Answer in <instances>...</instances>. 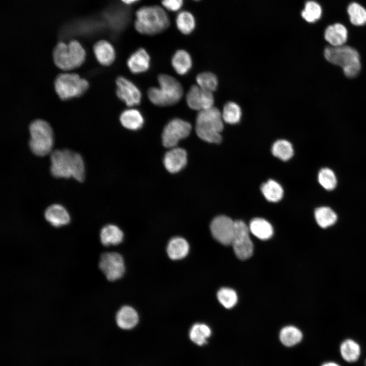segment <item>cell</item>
<instances>
[{
	"instance_id": "29",
	"label": "cell",
	"mask_w": 366,
	"mask_h": 366,
	"mask_svg": "<svg viewBox=\"0 0 366 366\" xmlns=\"http://www.w3.org/2000/svg\"><path fill=\"white\" fill-rule=\"evenodd\" d=\"M261 190L265 198L270 202L280 200L283 195V190L277 181L269 179L262 184Z\"/></svg>"
},
{
	"instance_id": "1",
	"label": "cell",
	"mask_w": 366,
	"mask_h": 366,
	"mask_svg": "<svg viewBox=\"0 0 366 366\" xmlns=\"http://www.w3.org/2000/svg\"><path fill=\"white\" fill-rule=\"evenodd\" d=\"M50 172L56 178L73 177L79 182L85 178V167L81 156L69 149H56L50 153Z\"/></svg>"
},
{
	"instance_id": "26",
	"label": "cell",
	"mask_w": 366,
	"mask_h": 366,
	"mask_svg": "<svg viewBox=\"0 0 366 366\" xmlns=\"http://www.w3.org/2000/svg\"><path fill=\"white\" fill-rule=\"evenodd\" d=\"M176 26L178 30L184 35H189L194 30L196 20L192 14L188 11H179L175 18Z\"/></svg>"
},
{
	"instance_id": "40",
	"label": "cell",
	"mask_w": 366,
	"mask_h": 366,
	"mask_svg": "<svg viewBox=\"0 0 366 366\" xmlns=\"http://www.w3.org/2000/svg\"><path fill=\"white\" fill-rule=\"evenodd\" d=\"M123 3L126 5H132L137 3L140 0H120Z\"/></svg>"
},
{
	"instance_id": "6",
	"label": "cell",
	"mask_w": 366,
	"mask_h": 366,
	"mask_svg": "<svg viewBox=\"0 0 366 366\" xmlns=\"http://www.w3.org/2000/svg\"><path fill=\"white\" fill-rule=\"evenodd\" d=\"M29 146L35 155L43 157L52 152L53 135L51 126L46 121L36 119L29 126Z\"/></svg>"
},
{
	"instance_id": "34",
	"label": "cell",
	"mask_w": 366,
	"mask_h": 366,
	"mask_svg": "<svg viewBox=\"0 0 366 366\" xmlns=\"http://www.w3.org/2000/svg\"><path fill=\"white\" fill-rule=\"evenodd\" d=\"M271 151L275 157L283 161L290 159L293 155L292 144L284 139L276 141L272 146Z\"/></svg>"
},
{
	"instance_id": "20",
	"label": "cell",
	"mask_w": 366,
	"mask_h": 366,
	"mask_svg": "<svg viewBox=\"0 0 366 366\" xmlns=\"http://www.w3.org/2000/svg\"><path fill=\"white\" fill-rule=\"evenodd\" d=\"M119 120L123 127L131 130L140 129L144 121L141 113L134 108H129L123 111L120 115Z\"/></svg>"
},
{
	"instance_id": "14",
	"label": "cell",
	"mask_w": 366,
	"mask_h": 366,
	"mask_svg": "<svg viewBox=\"0 0 366 366\" xmlns=\"http://www.w3.org/2000/svg\"><path fill=\"white\" fill-rule=\"evenodd\" d=\"M186 99L191 109L199 111L213 107L214 103L212 92L204 90L198 85H193L190 88Z\"/></svg>"
},
{
	"instance_id": "22",
	"label": "cell",
	"mask_w": 366,
	"mask_h": 366,
	"mask_svg": "<svg viewBox=\"0 0 366 366\" xmlns=\"http://www.w3.org/2000/svg\"><path fill=\"white\" fill-rule=\"evenodd\" d=\"M115 319L116 323L120 328L129 329L137 324L138 316L136 311L132 307L124 306L116 313Z\"/></svg>"
},
{
	"instance_id": "19",
	"label": "cell",
	"mask_w": 366,
	"mask_h": 366,
	"mask_svg": "<svg viewBox=\"0 0 366 366\" xmlns=\"http://www.w3.org/2000/svg\"><path fill=\"white\" fill-rule=\"evenodd\" d=\"M94 51L97 59L102 65H110L115 59L114 48L107 41L97 42L94 46Z\"/></svg>"
},
{
	"instance_id": "11",
	"label": "cell",
	"mask_w": 366,
	"mask_h": 366,
	"mask_svg": "<svg viewBox=\"0 0 366 366\" xmlns=\"http://www.w3.org/2000/svg\"><path fill=\"white\" fill-rule=\"evenodd\" d=\"M99 267L109 281H114L120 278L125 270L124 259L116 252L102 253L100 257Z\"/></svg>"
},
{
	"instance_id": "8",
	"label": "cell",
	"mask_w": 366,
	"mask_h": 366,
	"mask_svg": "<svg viewBox=\"0 0 366 366\" xmlns=\"http://www.w3.org/2000/svg\"><path fill=\"white\" fill-rule=\"evenodd\" d=\"M88 86L85 79L73 73L60 74L54 81L55 90L63 100L81 96L87 89Z\"/></svg>"
},
{
	"instance_id": "43",
	"label": "cell",
	"mask_w": 366,
	"mask_h": 366,
	"mask_svg": "<svg viewBox=\"0 0 366 366\" xmlns=\"http://www.w3.org/2000/svg\"><path fill=\"white\" fill-rule=\"evenodd\" d=\"M194 1H198V0H194Z\"/></svg>"
},
{
	"instance_id": "9",
	"label": "cell",
	"mask_w": 366,
	"mask_h": 366,
	"mask_svg": "<svg viewBox=\"0 0 366 366\" xmlns=\"http://www.w3.org/2000/svg\"><path fill=\"white\" fill-rule=\"evenodd\" d=\"M192 125L181 118H174L165 126L162 135L164 146L167 148L176 147L179 141L190 134Z\"/></svg>"
},
{
	"instance_id": "7",
	"label": "cell",
	"mask_w": 366,
	"mask_h": 366,
	"mask_svg": "<svg viewBox=\"0 0 366 366\" xmlns=\"http://www.w3.org/2000/svg\"><path fill=\"white\" fill-rule=\"evenodd\" d=\"M53 57L58 68L69 70L81 65L85 60V51L77 41H71L68 45L59 42L53 50Z\"/></svg>"
},
{
	"instance_id": "23",
	"label": "cell",
	"mask_w": 366,
	"mask_h": 366,
	"mask_svg": "<svg viewBox=\"0 0 366 366\" xmlns=\"http://www.w3.org/2000/svg\"><path fill=\"white\" fill-rule=\"evenodd\" d=\"M123 237V231L112 224L104 226L100 233V241L104 246L117 245L122 241Z\"/></svg>"
},
{
	"instance_id": "15",
	"label": "cell",
	"mask_w": 366,
	"mask_h": 366,
	"mask_svg": "<svg viewBox=\"0 0 366 366\" xmlns=\"http://www.w3.org/2000/svg\"><path fill=\"white\" fill-rule=\"evenodd\" d=\"M163 162L167 171L172 173H176L186 166L187 162V152L182 148H171L165 154Z\"/></svg>"
},
{
	"instance_id": "33",
	"label": "cell",
	"mask_w": 366,
	"mask_h": 366,
	"mask_svg": "<svg viewBox=\"0 0 366 366\" xmlns=\"http://www.w3.org/2000/svg\"><path fill=\"white\" fill-rule=\"evenodd\" d=\"M347 12L352 24L361 26L366 24V9L359 4L355 2L350 4Z\"/></svg>"
},
{
	"instance_id": "12",
	"label": "cell",
	"mask_w": 366,
	"mask_h": 366,
	"mask_svg": "<svg viewBox=\"0 0 366 366\" xmlns=\"http://www.w3.org/2000/svg\"><path fill=\"white\" fill-rule=\"evenodd\" d=\"M210 229L214 237L225 246L231 245L235 232V221L226 216H219L212 221Z\"/></svg>"
},
{
	"instance_id": "25",
	"label": "cell",
	"mask_w": 366,
	"mask_h": 366,
	"mask_svg": "<svg viewBox=\"0 0 366 366\" xmlns=\"http://www.w3.org/2000/svg\"><path fill=\"white\" fill-rule=\"evenodd\" d=\"M249 230L253 235L262 240L270 238L273 232L271 225L262 218L253 219L250 222Z\"/></svg>"
},
{
	"instance_id": "28",
	"label": "cell",
	"mask_w": 366,
	"mask_h": 366,
	"mask_svg": "<svg viewBox=\"0 0 366 366\" xmlns=\"http://www.w3.org/2000/svg\"><path fill=\"white\" fill-rule=\"evenodd\" d=\"M315 218L320 227L326 228L336 223L337 215L330 207L322 206L315 210Z\"/></svg>"
},
{
	"instance_id": "32",
	"label": "cell",
	"mask_w": 366,
	"mask_h": 366,
	"mask_svg": "<svg viewBox=\"0 0 366 366\" xmlns=\"http://www.w3.org/2000/svg\"><path fill=\"white\" fill-rule=\"evenodd\" d=\"M221 113L223 121L231 125L238 123L241 116L239 106L233 102H227L224 105Z\"/></svg>"
},
{
	"instance_id": "2",
	"label": "cell",
	"mask_w": 366,
	"mask_h": 366,
	"mask_svg": "<svg viewBox=\"0 0 366 366\" xmlns=\"http://www.w3.org/2000/svg\"><path fill=\"white\" fill-rule=\"evenodd\" d=\"M170 25L166 10L157 5L145 6L136 12L134 27L141 34L154 35L162 33Z\"/></svg>"
},
{
	"instance_id": "18",
	"label": "cell",
	"mask_w": 366,
	"mask_h": 366,
	"mask_svg": "<svg viewBox=\"0 0 366 366\" xmlns=\"http://www.w3.org/2000/svg\"><path fill=\"white\" fill-rule=\"evenodd\" d=\"M347 38V29L341 23H337L329 25L324 32V38L331 46L344 45Z\"/></svg>"
},
{
	"instance_id": "30",
	"label": "cell",
	"mask_w": 366,
	"mask_h": 366,
	"mask_svg": "<svg viewBox=\"0 0 366 366\" xmlns=\"http://www.w3.org/2000/svg\"><path fill=\"white\" fill-rule=\"evenodd\" d=\"M211 333V329L207 325L196 323L192 326L189 336L193 342L199 346H202L207 343V339L209 338Z\"/></svg>"
},
{
	"instance_id": "39",
	"label": "cell",
	"mask_w": 366,
	"mask_h": 366,
	"mask_svg": "<svg viewBox=\"0 0 366 366\" xmlns=\"http://www.w3.org/2000/svg\"><path fill=\"white\" fill-rule=\"evenodd\" d=\"M161 4L165 10L171 12H178L184 5V0H162Z\"/></svg>"
},
{
	"instance_id": "37",
	"label": "cell",
	"mask_w": 366,
	"mask_h": 366,
	"mask_svg": "<svg viewBox=\"0 0 366 366\" xmlns=\"http://www.w3.org/2000/svg\"><path fill=\"white\" fill-rule=\"evenodd\" d=\"M318 179L321 186L325 190H333L337 184V180L334 172L329 168H324L319 172Z\"/></svg>"
},
{
	"instance_id": "36",
	"label": "cell",
	"mask_w": 366,
	"mask_h": 366,
	"mask_svg": "<svg viewBox=\"0 0 366 366\" xmlns=\"http://www.w3.org/2000/svg\"><path fill=\"white\" fill-rule=\"evenodd\" d=\"M197 85L201 88L212 92L217 89L218 80L216 76L212 73L204 72L199 73L196 76Z\"/></svg>"
},
{
	"instance_id": "35",
	"label": "cell",
	"mask_w": 366,
	"mask_h": 366,
	"mask_svg": "<svg viewBox=\"0 0 366 366\" xmlns=\"http://www.w3.org/2000/svg\"><path fill=\"white\" fill-rule=\"evenodd\" d=\"M322 15V8L315 1H308L301 12L302 18L307 22L313 23L318 20Z\"/></svg>"
},
{
	"instance_id": "41",
	"label": "cell",
	"mask_w": 366,
	"mask_h": 366,
	"mask_svg": "<svg viewBox=\"0 0 366 366\" xmlns=\"http://www.w3.org/2000/svg\"><path fill=\"white\" fill-rule=\"evenodd\" d=\"M321 366H340L337 363L333 362H328L324 363Z\"/></svg>"
},
{
	"instance_id": "17",
	"label": "cell",
	"mask_w": 366,
	"mask_h": 366,
	"mask_svg": "<svg viewBox=\"0 0 366 366\" xmlns=\"http://www.w3.org/2000/svg\"><path fill=\"white\" fill-rule=\"evenodd\" d=\"M46 220L52 226L58 228L68 224L70 217L66 208L58 204L48 206L44 212Z\"/></svg>"
},
{
	"instance_id": "10",
	"label": "cell",
	"mask_w": 366,
	"mask_h": 366,
	"mask_svg": "<svg viewBox=\"0 0 366 366\" xmlns=\"http://www.w3.org/2000/svg\"><path fill=\"white\" fill-rule=\"evenodd\" d=\"M249 231L243 221H235V232L231 245L236 256L240 260H246L253 254L254 247Z\"/></svg>"
},
{
	"instance_id": "21",
	"label": "cell",
	"mask_w": 366,
	"mask_h": 366,
	"mask_svg": "<svg viewBox=\"0 0 366 366\" xmlns=\"http://www.w3.org/2000/svg\"><path fill=\"white\" fill-rule=\"evenodd\" d=\"M171 65L177 74H187L192 67V59L188 52L184 49L177 50L171 59Z\"/></svg>"
},
{
	"instance_id": "13",
	"label": "cell",
	"mask_w": 366,
	"mask_h": 366,
	"mask_svg": "<svg viewBox=\"0 0 366 366\" xmlns=\"http://www.w3.org/2000/svg\"><path fill=\"white\" fill-rule=\"evenodd\" d=\"M116 85L117 96L128 106L133 107L140 103L141 93L133 82L124 77L120 76L116 80Z\"/></svg>"
},
{
	"instance_id": "27",
	"label": "cell",
	"mask_w": 366,
	"mask_h": 366,
	"mask_svg": "<svg viewBox=\"0 0 366 366\" xmlns=\"http://www.w3.org/2000/svg\"><path fill=\"white\" fill-rule=\"evenodd\" d=\"M279 338L281 343L285 346L292 347L299 343L302 339L301 331L293 326L283 327L280 332Z\"/></svg>"
},
{
	"instance_id": "3",
	"label": "cell",
	"mask_w": 366,
	"mask_h": 366,
	"mask_svg": "<svg viewBox=\"0 0 366 366\" xmlns=\"http://www.w3.org/2000/svg\"><path fill=\"white\" fill-rule=\"evenodd\" d=\"M159 87L148 89L149 101L159 106H168L178 103L181 99L184 90L180 83L173 77L162 74L158 77Z\"/></svg>"
},
{
	"instance_id": "4",
	"label": "cell",
	"mask_w": 366,
	"mask_h": 366,
	"mask_svg": "<svg viewBox=\"0 0 366 366\" xmlns=\"http://www.w3.org/2000/svg\"><path fill=\"white\" fill-rule=\"evenodd\" d=\"M223 120L219 110L212 107L200 111L196 119V132L202 140L209 143H219L222 140L221 132Z\"/></svg>"
},
{
	"instance_id": "31",
	"label": "cell",
	"mask_w": 366,
	"mask_h": 366,
	"mask_svg": "<svg viewBox=\"0 0 366 366\" xmlns=\"http://www.w3.org/2000/svg\"><path fill=\"white\" fill-rule=\"evenodd\" d=\"M340 352L342 357L349 362L356 361L360 354L359 345L351 339L344 341L340 346Z\"/></svg>"
},
{
	"instance_id": "16",
	"label": "cell",
	"mask_w": 366,
	"mask_h": 366,
	"mask_svg": "<svg viewBox=\"0 0 366 366\" xmlns=\"http://www.w3.org/2000/svg\"><path fill=\"white\" fill-rule=\"evenodd\" d=\"M150 58L147 51L140 48L134 52L127 60V64L130 71L133 74H140L146 72L150 67Z\"/></svg>"
},
{
	"instance_id": "24",
	"label": "cell",
	"mask_w": 366,
	"mask_h": 366,
	"mask_svg": "<svg viewBox=\"0 0 366 366\" xmlns=\"http://www.w3.org/2000/svg\"><path fill=\"white\" fill-rule=\"evenodd\" d=\"M189 250L188 242L183 238L175 237L168 242L167 252L169 258L172 260L180 259L186 257Z\"/></svg>"
},
{
	"instance_id": "38",
	"label": "cell",
	"mask_w": 366,
	"mask_h": 366,
	"mask_svg": "<svg viewBox=\"0 0 366 366\" xmlns=\"http://www.w3.org/2000/svg\"><path fill=\"white\" fill-rule=\"evenodd\" d=\"M219 302L226 308L230 309L234 306L237 301L236 292L232 289L222 288L217 293Z\"/></svg>"
},
{
	"instance_id": "5",
	"label": "cell",
	"mask_w": 366,
	"mask_h": 366,
	"mask_svg": "<svg viewBox=\"0 0 366 366\" xmlns=\"http://www.w3.org/2000/svg\"><path fill=\"white\" fill-rule=\"evenodd\" d=\"M324 55L328 62L342 68L347 77H355L360 71V56L353 47L344 45L328 46L324 49Z\"/></svg>"
},
{
	"instance_id": "42",
	"label": "cell",
	"mask_w": 366,
	"mask_h": 366,
	"mask_svg": "<svg viewBox=\"0 0 366 366\" xmlns=\"http://www.w3.org/2000/svg\"><path fill=\"white\" fill-rule=\"evenodd\" d=\"M365 365H366V361H365Z\"/></svg>"
}]
</instances>
